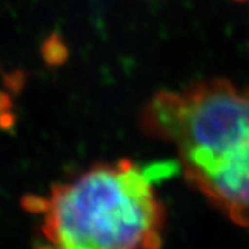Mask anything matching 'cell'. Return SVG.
I'll use <instances>...</instances> for the list:
<instances>
[{
  "label": "cell",
  "instance_id": "6da1fadb",
  "mask_svg": "<svg viewBox=\"0 0 249 249\" xmlns=\"http://www.w3.org/2000/svg\"><path fill=\"white\" fill-rule=\"evenodd\" d=\"M144 135L170 144L185 180L231 222L249 227V87L227 78L155 93Z\"/></svg>",
  "mask_w": 249,
  "mask_h": 249
},
{
  "label": "cell",
  "instance_id": "7a4b0ae2",
  "mask_svg": "<svg viewBox=\"0 0 249 249\" xmlns=\"http://www.w3.org/2000/svg\"><path fill=\"white\" fill-rule=\"evenodd\" d=\"M41 213L45 240L65 249L159 248L167 218L152 179L128 158L54 185Z\"/></svg>",
  "mask_w": 249,
  "mask_h": 249
},
{
  "label": "cell",
  "instance_id": "3957f363",
  "mask_svg": "<svg viewBox=\"0 0 249 249\" xmlns=\"http://www.w3.org/2000/svg\"><path fill=\"white\" fill-rule=\"evenodd\" d=\"M42 57L51 66L60 65V63H63L66 60L68 48H66L65 42L59 38V35H51V36L44 42V45H42Z\"/></svg>",
  "mask_w": 249,
  "mask_h": 249
},
{
  "label": "cell",
  "instance_id": "277c9868",
  "mask_svg": "<svg viewBox=\"0 0 249 249\" xmlns=\"http://www.w3.org/2000/svg\"><path fill=\"white\" fill-rule=\"evenodd\" d=\"M9 104H11L9 96H8L6 93H3V92H0V116L5 114V113L8 111Z\"/></svg>",
  "mask_w": 249,
  "mask_h": 249
}]
</instances>
